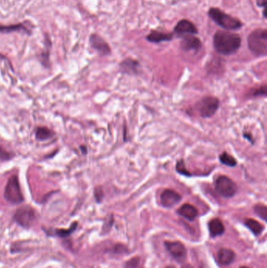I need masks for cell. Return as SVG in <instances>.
I'll list each match as a JSON object with an SVG mask.
<instances>
[{
  "mask_svg": "<svg viewBox=\"0 0 267 268\" xmlns=\"http://www.w3.org/2000/svg\"><path fill=\"white\" fill-rule=\"evenodd\" d=\"M241 45V39L237 33L219 30L213 36V46L220 54L229 56L237 52Z\"/></svg>",
  "mask_w": 267,
  "mask_h": 268,
  "instance_id": "1",
  "label": "cell"
},
{
  "mask_svg": "<svg viewBox=\"0 0 267 268\" xmlns=\"http://www.w3.org/2000/svg\"><path fill=\"white\" fill-rule=\"evenodd\" d=\"M208 14L210 19L224 30L229 32L237 31L243 26L242 22L240 20L229 15L219 8H210Z\"/></svg>",
  "mask_w": 267,
  "mask_h": 268,
  "instance_id": "2",
  "label": "cell"
},
{
  "mask_svg": "<svg viewBox=\"0 0 267 268\" xmlns=\"http://www.w3.org/2000/svg\"><path fill=\"white\" fill-rule=\"evenodd\" d=\"M248 47L252 54L265 56L267 54V30L256 29L248 37Z\"/></svg>",
  "mask_w": 267,
  "mask_h": 268,
  "instance_id": "3",
  "label": "cell"
},
{
  "mask_svg": "<svg viewBox=\"0 0 267 268\" xmlns=\"http://www.w3.org/2000/svg\"><path fill=\"white\" fill-rule=\"evenodd\" d=\"M4 198L7 203L19 205L24 202V195L21 191L19 180L16 175L10 176L4 190Z\"/></svg>",
  "mask_w": 267,
  "mask_h": 268,
  "instance_id": "4",
  "label": "cell"
},
{
  "mask_svg": "<svg viewBox=\"0 0 267 268\" xmlns=\"http://www.w3.org/2000/svg\"><path fill=\"white\" fill-rule=\"evenodd\" d=\"M215 189L220 196L229 199L237 193V186L231 178L226 176H220L216 180Z\"/></svg>",
  "mask_w": 267,
  "mask_h": 268,
  "instance_id": "5",
  "label": "cell"
},
{
  "mask_svg": "<svg viewBox=\"0 0 267 268\" xmlns=\"http://www.w3.org/2000/svg\"><path fill=\"white\" fill-rule=\"evenodd\" d=\"M36 219V213L34 209L29 206H24L17 209L13 215V219L21 227L29 228Z\"/></svg>",
  "mask_w": 267,
  "mask_h": 268,
  "instance_id": "6",
  "label": "cell"
},
{
  "mask_svg": "<svg viewBox=\"0 0 267 268\" xmlns=\"http://www.w3.org/2000/svg\"><path fill=\"white\" fill-rule=\"evenodd\" d=\"M197 106L202 118H211L218 111L220 100L212 96H207L202 98Z\"/></svg>",
  "mask_w": 267,
  "mask_h": 268,
  "instance_id": "7",
  "label": "cell"
},
{
  "mask_svg": "<svg viewBox=\"0 0 267 268\" xmlns=\"http://www.w3.org/2000/svg\"><path fill=\"white\" fill-rule=\"evenodd\" d=\"M198 33V28H196L194 23L182 19L177 23L174 28V34L177 35V37L182 38L183 36L188 35H197Z\"/></svg>",
  "mask_w": 267,
  "mask_h": 268,
  "instance_id": "8",
  "label": "cell"
},
{
  "mask_svg": "<svg viewBox=\"0 0 267 268\" xmlns=\"http://www.w3.org/2000/svg\"><path fill=\"white\" fill-rule=\"evenodd\" d=\"M89 44L92 49L97 51L102 56L111 54V51L107 42L97 34L91 35L89 37Z\"/></svg>",
  "mask_w": 267,
  "mask_h": 268,
  "instance_id": "9",
  "label": "cell"
},
{
  "mask_svg": "<svg viewBox=\"0 0 267 268\" xmlns=\"http://www.w3.org/2000/svg\"><path fill=\"white\" fill-rule=\"evenodd\" d=\"M165 246L170 254L175 258L177 261L182 262L186 259V250L183 244L179 242H165Z\"/></svg>",
  "mask_w": 267,
  "mask_h": 268,
  "instance_id": "10",
  "label": "cell"
},
{
  "mask_svg": "<svg viewBox=\"0 0 267 268\" xmlns=\"http://www.w3.org/2000/svg\"><path fill=\"white\" fill-rule=\"evenodd\" d=\"M182 196L174 190L166 189L161 195V203L166 208H171L180 202Z\"/></svg>",
  "mask_w": 267,
  "mask_h": 268,
  "instance_id": "11",
  "label": "cell"
},
{
  "mask_svg": "<svg viewBox=\"0 0 267 268\" xmlns=\"http://www.w3.org/2000/svg\"><path fill=\"white\" fill-rule=\"evenodd\" d=\"M180 47L184 51H198L202 47V43L199 38L188 35L182 38Z\"/></svg>",
  "mask_w": 267,
  "mask_h": 268,
  "instance_id": "12",
  "label": "cell"
},
{
  "mask_svg": "<svg viewBox=\"0 0 267 268\" xmlns=\"http://www.w3.org/2000/svg\"><path fill=\"white\" fill-rule=\"evenodd\" d=\"M121 71L128 75H137L139 73L140 64L139 61L132 58H126L120 64Z\"/></svg>",
  "mask_w": 267,
  "mask_h": 268,
  "instance_id": "13",
  "label": "cell"
},
{
  "mask_svg": "<svg viewBox=\"0 0 267 268\" xmlns=\"http://www.w3.org/2000/svg\"><path fill=\"white\" fill-rule=\"evenodd\" d=\"M173 36L174 34L173 33H166V32L153 30L148 36H147V40L154 44H159L162 42L171 41L173 39Z\"/></svg>",
  "mask_w": 267,
  "mask_h": 268,
  "instance_id": "14",
  "label": "cell"
},
{
  "mask_svg": "<svg viewBox=\"0 0 267 268\" xmlns=\"http://www.w3.org/2000/svg\"><path fill=\"white\" fill-rule=\"evenodd\" d=\"M178 214L182 217L186 218L189 220H194L198 215V210L193 205L186 204L182 205V207L178 210Z\"/></svg>",
  "mask_w": 267,
  "mask_h": 268,
  "instance_id": "15",
  "label": "cell"
},
{
  "mask_svg": "<svg viewBox=\"0 0 267 268\" xmlns=\"http://www.w3.org/2000/svg\"><path fill=\"white\" fill-rule=\"evenodd\" d=\"M235 260V253L229 249H221L218 253V261L222 265H229Z\"/></svg>",
  "mask_w": 267,
  "mask_h": 268,
  "instance_id": "16",
  "label": "cell"
},
{
  "mask_svg": "<svg viewBox=\"0 0 267 268\" xmlns=\"http://www.w3.org/2000/svg\"><path fill=\"white\" fill-rule=\"evenodd\" d=\"M209 232L211 236L217 237L222 235L225 231L223 223L218 218L212 219L209 223Z\"/></svg>",
  "mask_w": 267,
  "mask_h": 268,
  "instance_id": "17",
  "label": "cell"
},
{
  "mask_svg": "<svg viewBox=\"0 0 267 268\" xmlns=\"http://www.w3.org/2000/svg\"><path fill=\"white\" fill-rule=\"evenodd\" d=\"M24 32L28 35L32 34L30 29L27 28L26 25L23 23L17 24V25H9V26L0 25V32H2V33H10V32Z\"/></svg>",
  "mask_w": 267,
  "mask_h": 268,
  "instance_id": "18",
  "label": "cell"
},
{
  "mask_svg": "<svg viewBox=\"0 0 267 268\" xmlns=\"http://www.w3.org/2000/svg\"><path fill=\"white\" fill-rule=\"evenodd\" d=\"M78 226V222H74L72 223L71 227L68 229H56V230H50V231H46L49 235H53V236H58L60 238H66L69 236L70 234H72L73 231L76 230Z\"/></svg>",
  "mask_w": 267,
  "mask_h": 268,
  "instance_id": "19",
  "label": "cell"
},
{
  "mask_svg": "<svg viewBox=\"0 0 267 268\" xmlns=\"http://www.w3.org/2000/svg\"><path fill=\"white\" fill-rule=\"evenodd\" d=\"M53 135L54 133L47 127L40 126L36 130V138L40 141H47L52 138Z\"/></svg>",
  "mask_w": 267,
  "mask_h": 268,
  "instance_id": "20",
  "label": "cell"
},
{
  "mask_svg": "<svg viewBox=\"0 0 267 268\" xmlns=\"http://www.w3.org/2000/svg\"><path fill=\"white\" fill-rule=\"evenodd\" d=\"M245 224L256 235L261 234L262 231H264V226L261 223H259L256 219H251V218L246 219L245 220Z\"/></svg>",
  "mask_w": 267,
  "mask_h": 268,
  "instance_id": "21",
  "label": "cell"
},
{
  "mask_svg": "<svg viewBox=\"0 0 267 268\" xmlns=\"http://www.w3.org/2000/svg\"><path fill=\"white\" fill-rule=\"evenodd\" d=\"M220 161L221 163L229 167L236 166L237 164L235 159L233 156L228 154L227 152H222V154L220 155Z\"/></svg>",
  "mask_w": 267,
  "mask_h": 268,
  "instance_id": "22",
  "label": "cell"
},
{
  "mask_svg": "<svg viewBox=\"0 0 267 268\" xmlns=\"http://www.w3.org/2000/svg\"><path fill=\"white\" fill-rule=\"evenodd\" d=\"M254 211L258 216L260 218L264 219V220H267V208L265 205L257 204L254 207Z\"/></svg>",
  "mask_w": 267,
  "mask_h": 268,
  "instance_id": "23",
  "label": "cell"
},
{
  "mask_svg": "<svg viewBox=\"0 0 267 268\" xmlns=\"http://www.w3.org/2000/svg\"><path fill=\"white\" fill-rule=\"evenodd\" d=\"M176 169H177V172L180 173V174L183 175V176H191V173L189 172L186 168V165H185L184 161L183 160H180V161H178L177 164V166H176Z\"/></svg>",
  "mask_w": 267,
  "mask_h": 268,
  "instance_id": "24",
  "label": "cell"
},
{
  "mask_svg": "<svg viewBox=\"0 0 267 268\" xmlns=\"http://www.w3.org/2000/svg\"><path fill=\"white\" fill-rule=\"evenodd\" d=\"M14 155L12 152H8L5 148L0 146V160L1 161H7L13 159Z\"/></svg>",
  "mask_w": 267,
  "mask_h": 268,
  "instance_id": "25",
  "label": "cell"
},
{
  "mask_svg": "<svg viewBox=\"0 0 267 268\" xmlns=\"http://www.w3.org/2000/svg\"><path fill=\"white\" fill-rule=\"evenodd\" d=\"M252 97H260V96L266 97L267 96V86L264 85L263 87L252 90Z\"/></svg>",
  "mask_w": 267,
  "mask_h": 268,
  "instance_id": "26",
  "label": "cell"
},
{
  "mask_svg": "<svg viewBox=\"0 0 267 268\" xmlns=\"http://www.w3.org/2000/svg\"><path fill=\"white\" fill-rule=\"evenodd\" d=\"M95 198H96L97 203H100L102 200H103V198H104V192H103V190H102L101 187H97L95 189L94 191Z\"/></svg>",
  "mask_w": 267,
  "mask_h": 268,
  "instance_id": "27",
  "label": "cell"
},
{
  "mask_svg": "<svg viewBox=\"0 0 267 268\" xmlns=\"http://www.w3.org/2000/svg\"><path fill=\"white\" fill-rule=\"evenodd\" d=\"M139 265V258H134L127 263V267L130 268H135Z\"/></svg>",
  "mask_w": 267,
  "mask_h": 268,
  "instance_id": "28",
  "label": "cell"
},
{
  "mask_svg": "<svg viewBox=\"0 0 267 268\" xmlns=\"http://www.w3.org/2000/svg\"><path fill=\"white\" fill-rule=\"evenodd\" d=\"M256 2H257L258 6L265 8L267 0H256Z\"/></svg>",
  "mask_w": 267,
  "mask_h": 268,
  "instance_id": "29",
  "label": "cell"
},
{
  "mask_svg": "<svg viewBox=\"0 0 267 268\" xmlns=\"http://www.w3.org/2000/svg\"><path fill=\"white\" fill-rule=\"evenodd\" d=\"M244 137H245V138L248 139V141H252V142L253 143V141H252V136H251L250 133H244Z\"/></svg>",
  "mask_w": 267,
  "mask_h": 268,
  "instance_id": "30",
  "label": "cell"
},
{
  "mask_svg": "<svg viewBox=\"0 0 267 268\" xmlns=\"http://www.w3.org/2000/svg\"><path fill=\"white\" fill-rule=\"evenodd\" d=\"M182 268H194L193 267L191 266L190 265H188V264H186V265H183V266L182 267Z\"/></svg>",
  "mask_w": 267,
  "mask_h": 268,
  "instance_id": "31",
  "label": "cell"
},
{
  "mask_svg": "<svg viewBox=\"0 0 267 268\" xmlns=\"http://www.w3.org/2000/svg\"><path fill=\"white\" fill-rule=\"evenodd\" d=\"M166 268H176L174 266H168Z\"/></svg>",
  "mask_w": 267,
  "mask_h": 268,
  "instance_id": "32",
  "label": "cell"
},
{
  "mask_svg": "<svg viewBox=\"0 0 267 268\" xmlns=\"http://www.w3.org/2000/svg\"><path fill=\"white\" fill-rule=\"evenodd\" d=\"M247 268V267H242V268Z\"/></svg>",
  "mask_w": 267,
  "mask_h": 268,
  "instance_id": "33",
  "label": "cell"
}]
</instances>
